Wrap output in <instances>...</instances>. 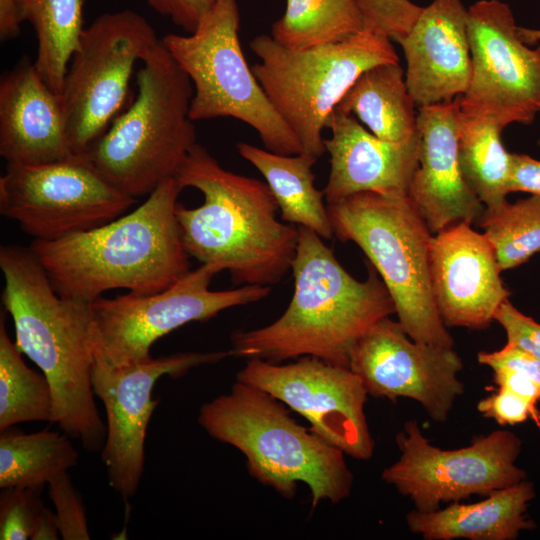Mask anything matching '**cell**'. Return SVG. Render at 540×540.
<instances>
[{"label": "cell", "mask_w": 540, "mask_h": 540, "mask_svg": "<svg viewBox=\"0 0 540 540\" xmlns=\"http://www.w3.org/2000/svg\"><path fill=\"white\" fill-rule=\"evenodd\" d=\"M477 360L493 371L511 370L526 375L540 387V359L517 346L506 343L499 350L480 351Z\"/></svg>", "instance_id": "8d00e7d4"}, {"label": "cell", "mask_w": 540, "mask_h": 540, "mask_svg": "<svg viewBox=\"0 0 540 540\" xmlns=\"http://www.w3.org/2000/svg\"><path fill=\"white\" fill-rule=\"evenodd\" d=\"M477 410L501 426H513L530 419L540 428V410L537 405L504 388L498 387L497 392L481 399L477 403Z\"/></svg>", "instance_id": "e575fe53"}, {"label": "cell", "mask_w": 540, "mask_h": 540, "mask_svg": "<svg viewBox=\"0 0 540 540\" xmlns=\"http://www.w3.org/2000/svg\"><path fill=\"white\" fill-rule=\"evenodd\" d=\"M20 19L37 42L34 65L50 88L61 94L70 59L83 29L84 0H17Z\"/></svg>", "instance_id": "4316f807"}, {"label": "cell", "mask_w": 540, "mask_h": 540, "mask_svg": "<svg viewBox=\"0 0 540 540\" xmlns=\"http://www.w3.org/2000/svg\"><path fill=\"white\" fill-rule=\"evenodd\" d=\"M21 24L17 0H0L1 41H8L18 37L21 33Z\"/></svg>", "instance_id": "60d3db41"}, {"label": "cell", "mask_w": 540, "mask_h": 540, "mask_svg": "<svg viewBox=\"0 0 540 540\" xmlns=\"http://www.w3.org/2000/svg\"><path fill=\"white\" fill-rule=\"evenodd\" d=\"M365 29L392 40L407 34L422 7L410 0H358Z\"/></svg>", "instance_id": "d6a6232c"}, {"label": "cell", "mask_w": 540, "mask_h": 540, "mask_svg": "<svg viewBox=\"0 0 540 540\" xmlns=\"http://www.w3.org/2000/svg\"><path fill=\"white\" fill-rule=\"evenodd\" d=\"M11 428L0 435V488L43 487L77 464L79 454L65 433Z\"/></svg>", "instance_id": "83f0119b"}, {"label": "cell", "mask_w": 540, "mask_h": 540, "mask_svg": "<svg viewBox=\"0 0 540 540\" xmlns=\"http://www.w3.org/2000/svg\"><path fill=\"white\" fill-rule=\"evenodd\" d=\"M141 62L136 97L86 152L114 187L133 198L174 177L197 144L189 77L161 39Z\"/></svg>", "instance_id": "8992f818"}, {"label": "cell", "mask_w": 540, "mask_h": 540, "mask_svg": "<svg viewBox=\"0 0 540 540\" xmlns=\"http://www.w3.org/2000/svg\"><path fill=\"white\" fill-rule=\"evenodd\" d=\"M137 203L114 187L86 154L30 166L6 165L0 213L33 240L54 241L122 216Z\"/></svg>", "instance_id": "7c38bea8"}, {"label": "cell", "mask_w": 540, "mask_h": 540, "mask_svg": "<svg viewBox=\"0 0 540 540\" xmlns=\"http://www.w3.org/2000/svg\"><path fill=\"white\" fill-rule=\"evenodd\" d=\"M467 29L472 75L461 113L506 126L531 123L540 112V46L526 45L510 7L499 0L471 5Z\"/></svg>", "instance_id": "5bb4252c"}, {"label": "cell", "mask_w": 540, "mask_h": 540, "mask_svg": "<svg viewBox=\"0 0 540 540\" xmlns=\"http://www.w3.org/2000/svg\"><path fill=\"white\" fill-rule=\"evenodd\" d=\"M60 530L57 516L49 508L44 507L40 512L31 536V540H57Z\"/></svg>", "instance_id": "b9f144b4"}, {"label": "cell", "mask_w": 540, "mask_h": 540, "mask_svg": "<svg viewBox=\"0 0 540 540\" xmlns=\"http://www.w3.org/2000/svg\"><path fill=\"white\" fill-rule=\"evenodd\" d=\"M349 368L368 395L395 401H417L435 422H445L464 383L463 362L453 347L414 341L398 321L385 317L353 348Z\"/></svg>", "instance_id": "e0dca14e"}, {"label": "cell", "mask_w": 540, "mask_h": 540, "mask_svg": "<svg viewBox=\"0 0 540 540\" xmlns=\"http://www.w3.org/2000/svg\"><path fill=\"white\" fill-rule=\"evenodd\" d=\"M535 496L533 483L525 479L476 503L453 502L430 512L414 509L406 515V523L426 540H514L536 527L526 515Z\"/></svg>", "instance_id": "603a6c76"}, {"label": "cell", "mask_w": 540, "mask_h": 540, "mask_svg": "<svg viewBox=\"0 0 540 540\" xmlns=\"http://www.w3.org/2000/svg\"><path fill=\"white\" fill-rule=\"evenodd\" d=\"M291 270L294 292L284 313L267 326L231 336L234 356L281 362L303 356L349 367L360 338L395 314L393 300L374 268L359 281L314 231L298 226Z\"/></svg>", "instance_id": "7a4b0ae2"}, {"label": "cell", "mask_w": 540, "mask_h": 540, "mask_svg": "<svg viewBox=\"0 0 540 540\" xmlns=\"http://www.w3.org/2000/svg\"><path fill=\"white\" fill-rule=\"evenodd\" d=\"M506 127L492 117L466 116L461 113L458 159L462 176L486 210H495L507 202L510 193L511 153L501 133Z\"/></svg>", "instance_id": "484cf974"}, {"label": "cell", "mask_w": 540, "mask_h": 540, "mask_svg": "<svg viewBox=\"0 0 540 540\" xmlns=\"http://www.w3.org/2000/svg\"><path fill=\"white\" fill-rule=\"evenodd\" d=\"M0 155L6 165L30 166L75 155L60 94L27 57L0 80Z\"/></svg>", "instance_id": "44dd1931"}, {"label": "cell", "mask_w": 540, "mask_h": 540, "mask_svg": "<svg viewBox=\"0 0 540 540\" xmlns=\"http://www.w3.org/2000/svg\"><path fill=\"white\" fill-rule=\"evenodd\" d=\"M159 41L146 18L129 9L103 13L83 29L60 94L75 154H86L132 102L135 64Z\"/></svg>", "instance_id": "30bf717a"}, {"label": "cell", "mask_w": 540, "mask_h": 540, "mask_svg": "<svg viewBox=\"0 0 540 540\" xmlns=\"http://www.w3.org/2000/svg\"><path fill=\"white\" fill-rule=\"evenodd\" d=\"M333 235L355 243L385 284L411 339L453 347L432 293V233L407 194L360 192L327 204Z\"/></svg>", "instance_id": "52a82bcc"}, {"label": "cell", "mask_w": 540, "mask_h": 540, "mask_svg": "<svg viewBox=\"0 0 540 540\" xmlns=\"http://www.w3.org/2000/svg\"><path fill=\"white\" fill-rule=\"evenodd\" d=\"M505 330L507 343L517 346L540 359V323L523 314L507 299L495 313Z\"/></svg>", "instance_id": "d590c367"}, {"label": "cell", "mask_w": 540, "mask_h": 540, "mask_svg": "<svg viewBox=\"0 0 540 540\" xmlns=\"http://www.w3.org/2000/svg\"><path fill=\"white\" fill-rule=\"evenodd\" d=\"M493 382L534 404L540 402V387L530 377L511 370H494Z\"/></svg>", "instance_id": "ab89813d"}, {"label": "cell", "mask_w": 540, "mask_h": 540, "mask_svg": "<svg viewBox=\"0 0 540 540\" xmlns=\"http://www.w3.org/2000/svg\"><path fill=\"white\" fill-rule=\"evenodd\" d=\"M364 29L358 0H287L271 36L286 47L302 49L337 42Z\"/></svg>", "instance_id": "f1b7e54d"}, {"label": "cell", "mask_w": 540, "mask_h": 540, "mask_svg": "<svg viewBox=\"0 0 540 540\" xmlns=\"http://www.w3.org/2000/svg\"><path fill=\"white\" fill-rule=\"evenodd\" d=\"M198 422L214 439L238 449L258 482L285 498L299 482L310 490L312 508L348 498L353 474L345 454L300 425L281 401L241 381L202 405Z\"/></svg>", "instance_id": "5b68a950"}, {"label": "cell", "mask_w": 540, "mask_h": 540, "mask_svg": "<svg viewBox=\"0 0 540 540\" xmlns=\"http://www.w3.org/2000/svg\"><path fill=\"white\" fill-rule=\"evenodd\" d=\"M0 316V431L29 421H50L52 391L44 374L29 368Z\"/></svg>", "instance_id": "f546056e"}, {"label": "cell", "mask_w": 540, "mask_h": 540, "mask_svg": "<svg viewBox=\"0 0 540 540\" xmlns=\"http://www.w3.org/2000/svg\"><path fill=\"white\" fill-rule=\"evenodd\" d=\"M509 188L510 192H527L540 196V161L529 155L511 153Z\"/></svg>", "instance_id": "f35d334b"}, {"label": "cell", "mask_w": 540, "mask_h": 540, "mask_svg": "<svg viewBox=\"0 0 540 540\" xmlns=\"http://www.w3.org/2000/svg\"><path fill=\"white\" fill-rule=\"evenodd\" d=\"M471 225L452 224L433 234L430 241L431 288L447 328L488 327L510 295L491 243Z\"/></svg>", "instance_id": "ac0fdd59"}, {"label": "cell", "mask_w": 540, "mask_h": 540, "mask_svg": "<svg viewBox=\"0 0 540 540\" xmlns=\"http://www.w3.org/2000/svg\"><path fill=\"white\" fill-rule=\"evenodd\" d=\"M157 13L169 18L187 33H192L215 0H146Z\"/></svg>", "instance_id": "74e56055"}, {"label": "cell", "mask_w": 540, "mask_h": 540, "mask_svg": "<svg viewBox=\"0 0 540 540\" xmlns=\"http://www.w3.org/2000/svg\"><path fill=\"white\" fill-rule=\"evenodd\" d=\"M174 177L204 198L196 208L177 203L175 209L190 257L229 271L237 285L271 286L291 269L299 230L277 218L267 183L224 169L198 143Z\"/></svg>", "instance_id": "277c9868"}, {"label": "cell", "mask_w": 540, "mask_h": 540, "mask_svg": "<svg viewBox=\"0 0 540 540\" xmlns=\"http://www.w3.org/2000/svg\"><path fill=\"white\" fill-rule=\"evenodd\" d=\"M236 379L300 414L314 433L345 455L359 460L373 456L375 444L365 414L368 393L349 367L311 356L287 364L250 358Z\"/></svg>", "instance_id": "9a60e30c"}, {"label": "cell", "mask_w": 540, "mask_h": 540, "mask_svg": "<svg viewBox=\"0 0 540 540\" xmlns=\"http://www.w3.org/2000/svg\"><path fill=\"white\" fill-rule=\"evenodd\" d=\"M477 225L491 243L501 271L520 266L540 251V196L485 209Z\"/></svg>", "instance_id": "4dcf8cb0"}, {"label": "cell", "mask_w": 540, "mask_h": 540, "mask_svg": "<svg viewBox=\"0 0 540 540\" xmlns=\"http://www.w3.org/2000/svg\"><path fill=\"white\" fill-rule=\"evenodd\" d=\"M0 497V539H31L36 520L45 507L42 487L5 488Z\"/></svg>", "instance_id": "1f68e13d"}, {"label": "cell", "mask_w": 540, "mask_h": 540, "mask_svg": "<svg viewBox=\"0 0 540 540\" xmlns=\"http://www.w3.org/2000/svg\"><path fill=\"white\" fill-rule=\"evenodd\" d=\"M49 495L56 509L60 536L64 540H89L85 507L68 472L49 483Z\"/></svg>", "instance_id": "836d02e7"}, {"label": "cell", "mask_w": 540, "mask_h": 540, "mask_svg": "<svg viewBox=\"0 0 540 540\" xmlns=\"http://www.w3.org/2000/svg\"><path fill=\"white\" fill-rule=\"evenodd\" d=\"M535 34H536V38L540 39V31H536Z\"/></svg>", "instance_id": "7bdbcfd3"}, {"label": "cell", "mask_w": 540, "mask_h": 540, "mask_svg": "<svg viewBox=\"0 0 540 540\" xmlns=\"http://www.w3.org/2000/svg\"><path fill=\"white\" fill-rule=\"evenodd\" d=\"M406 59L405 82L419 107L464 95L472 75L467 9L461 0H433L410 31L394 40Z\"/></svg>", "instance_id": "ffe728a7"}, {"label": "cell", "mask_w": 540, "mask_h": 540, "mask_svg": "<svg viewBox=\"0 0 540 540\" xmlns=\"http://www.w3.org/2000/svg\"><path fill=\"white\" fill-rule=\"evenodd\" d=\"M400 456L382 472V479L408 497L415 509H439L471 495L488 496L526 479L516 465L522 440L508 430H495L470 445L453 450L434 446L416 420L405 422L396 436Z\"/></svg>", "instance_id": "4fadbf2b"}, {"label": "cell", "mask_w": 540, "mask_h": 540, "mask_svg": "<svg viewBox=\"0 0 540 540\" xmlns=\"http://www.w3.org/2000/svg\"><path fill=\"white\" fill-rule=\"evenodd\" d=\"M324 139L330 173L323 189L327 204L360 192L408 194L419 163L420 132L404 142L382 140L351 115L335 108Z\"/></svg>", "instance_id": "7402d4cb"}, {"label": "cell", "mask_w": 540, "mask_h": 540, "mask_svg": "<svg viewBox=\"0 0 540 540\" xmlns=\"http://www.w3.org/2000/svg\"><path fill=\"white\" fill-rule=\"evenodd\" d=\"M234 356L232 350L181 352L128 366H113L94 353L91 382L106 412V440L101 459L110 487L124 499L134 496L144 471V443L153 411L152 398L161 377L184 376L191 369Z\"/></svg>", "instance_id": "2e32d148"}, {"label": "cell", "mask_w": 540, "mask_h": 540, "mask_svg": "<svg viewBox=\"0 0 540 540\" xmlns=\"http://www.w3.org/2000/svg\"><path fill=\"white\" fill-rule=\"evenodd\" d=\"M182 190L168 178L126 215L29 247L62 297L92 302L113 289L160 292L190 271L175 212Z\"/></svg>", "instance_id": "3957f363"}, {"label": "cell", "mask_w": 540, "mask_h": 540, "mask_svg": "<svg viewBox=\"0 0 540 540\" xmlns=\"http://www.w3.org/2000/svg\"><path fill=\"white\" fill-rule=\"evenodd\" d=\"M236 147L265 178L284 222L308 228L326 240L334 236L324 192L314 185L312 168L318 158L306 153L278 154L245 142Z\"/></svg>", "instance_id": "cb8c5ba5"}, {"label": "cell", "mask_w": 540, "mask_h": 540, "mask_svg": "<svg viewBox=\"0 0 540 540\" xmlns=\"http://www.w3.org/2000/svg\"><path fill=\"white\" fill-rule=\"evenodd\" d=\"M253 73L303 153L325 152L322 132L342 97L365 70L399 63L391 39L364 29L343 40L293 49L271 35L253 38Z\"/></svg>", "instance_id": "ba28073f"}, {"label": "cell", "mask_w": 540, "mask_h": 540, "mask_svg": "<svg viewBox=\"0 0 540 540\" xmlns=\"http://www.w3.org/2000/svg\"><path fill=\"white\" fill-rule=\"evenodd\" d=\"M2 304L12 317L15 345L47 378L52 415L89 452L102 450L106 425L91 382L94 361L91 302L60 296L30 247L2 245Z\"/></svg>", "instance_id": "6da1fadb"}, {"label": "cell", "mask_w": 540, "mask_h": 540, "mask_svg": "<svg viewBox=\"0 0 540 540\" xmlns=\"http://www.w3.org/2000/svg\"><path fill=\"white\" fill-rule=\"evenodd\" d=\"M204 263L166 289L152 294L128 292L91 302L94 353L113 366L146 362L152 345L163 336L190 323L204 322L220 312L258 302L270 294V286L245 285L213 291L209 285L221 272Z\"/></svg>", "instance_id": "8fae6325"}, {"label": "cell", "mask_w": 540, "mask_h": 540, "mask_svg": "<svg viewBox=\"0 0 540 540\" xmlns=\"http://www.w3.org/2000/svg\"><path fill=\"white\" fill-rule=\"evenodd\" d=\"M336 108L358 118L385 141L404 142L418 133L415 102L399 63H382L365 70Z\"/></svg>", "instance_id": "d4e9b609"}, {"label": "cell", "mask_w": 540, "mask_h": 540, "mask_svg": "<svg viewBox=\"0 0 540 540\" xmlns=\"http://www.w3.org/2000/svg\"><path fill=\"white\" fill-rule=\"evenodd\" d=\"M239 28L237 0H215L192 33L161 38L193 85L191 120L231 117L252 127L265 149L283 155L303 153L249 67Z\"/></svg>", "instance_id": "9c48e42d"}, {"label": "cell", "mask_w": 540, "mask_h": 540, "mask_svg": "<svg viewBox=\"0 0 540 540\" xmlns=\"http://www.w3.org/2000/svg\"><path fill=\"white\" fill-rule=\"evenodd\" d=\"M460 120V97L417 113L420 155L407 195L432 234L461 221L478 223L485 212L460 170Z\"/></svg>", "instance_id": "d6986e66"}]
</instances>
